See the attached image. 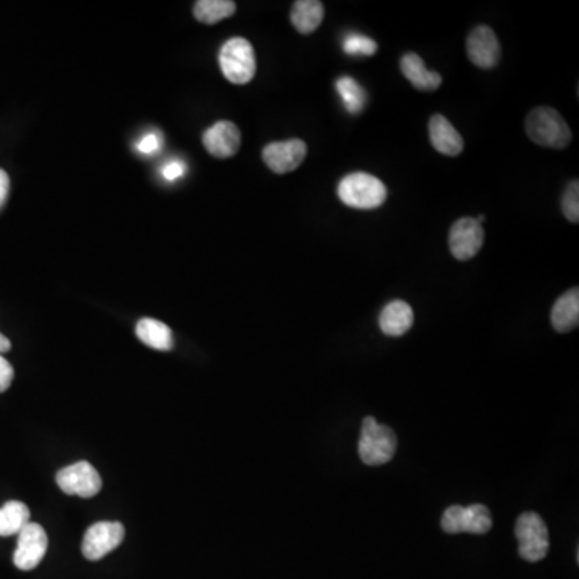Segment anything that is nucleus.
<instances>
[{"mask_svg": "<svg viewBox=\"0 0 579 579\" xmlns=\"http://www.w3.org/2000/svg\"><path fill=\"white\" fill-rule=\"evenodd\" d=\"M388 190L378 177L367 173H351L338 184V198L354 210H375L386 202Z\"/></svg>", "mask_w": 579, "mask_h": 579, "instance_id": "obj_1", "label": "nucleus"}, {"mask_svg": "<svg viewBox=\"0 0 579 579\" xmlns=\"http://www.w3.org/2000/svg\"><path fill=\"white\" fill-rule=\"evenodd\" d=\"M526 134L534 144L562 150L571 142V131L559 111L551 107L534 108L526 118Z\"/></svg>", "mask_w": 579, "mask_h": 579, "instance_id": "obj_2", "label": "nucleus"}, {"mask_svg": "<svg viewBox=\"0 0 579 579\" xmlns=\"http://www.w3.org/2000/svg\"><path fill=\"white\" fill-rule=\"evenodd\" d=\"M398 440L390 427L378 423L374 417H366L362 422L359 438V457L366 465L388 464L396 454Z\"/></svg>", "mask_w": 579, "mask_h": 579, "instance_id": "obj_3", "label": "nucleus"}, {"mask_svg": "<svg viewBox=\"0 0 579 579\" xmlns=\"http://www.w3.org/2000/svg\"><path fill=\"white\" fill-rule=\"evenodd\" d=\"M219 66L229 83L248 84L256 74L255 49L245 37H232L219 50Z\"/></svg>", "mask_w": 579, "mask_h": 579, "instance_id": "obj_4", "label": "nucleus"}, {"mask_svg": "<svg viewBox=\"0 0 579 579\" xmlns=\"http://www.w3.org/2000/svg\"><path fill=\"white\" fill-rule=\"evenodd\" d=\"M518 554L526 562H541L549 552V530L536 512H523L515 525Z\"/></svg>", "mask_w": 579, "mask_h": 579, "instance_id": "obj_5", "label": "nucleus"}, {"mask_svg": "<svg viewBox=\"0 0 579 579\" xmlns=\"http://www.w3.org/2000/svg\"><path fill=\"white\" fill-rule=\"evenodd\" d=\"M444 533L486 534L493 528V517L488 507L473 504L469 507L451 506L441 517Z\"/></svg>", "mask_w": 579, "mask_h": 579, "instance_id": "obj_6", "label": "nucleus"}, {"mask_svg": "<svg viewBox=\"0 0 579 579\" xmlns=\"http://www.w3.org/2000/svg\"><path fill=\"white\" fill-rule=\"evenodd\" d=\"M57 485L68 496L89 499L102 491V478L89 462L81 460L57 473Z\"/></svg>", "mask_w": 579, "mask_h": 579, "instance_id": "obj_7", "label": "nucleus"}, {"mask_svg": "<svg viewBox=\"0 0 579 579\" xmlns=\"http://www.w3.org/2000/svg\"><path fill=\"white\" fill-rule=\"evenodd\" d=\"M49 538L41 525L29 522L18 533L17 551L13 554L15 567L23 571L34 570L46 557Z\"/></svg>", "mask_w": 579, "mask_h": 579, "instance_id": "obj_8", "label": "nucleus"}, {"mask_svg": "<svg viewBox=\"0 0 579 579\" xmlns=\"http://www.w3.org/2000/svg\"><path fill=\"white\" fill-rule=\"evenodd\" d=\"M124 534L126 531L120 522L94 523L84 534V557L92 562L103 559L123 543Z\"/></svg>", "mask_w": 579, "mask_h": 579, "instance_id": "obj_9", "label": "nucleus"}, {"mask_svg": "<svg viewBox=\"0 0 579 579\" xmlns=\"http://www.w3.org/2000/svg\"><path fill=\"white\" fill-rule=\"evenodd\" d=\"M485 243V230L475 218H462L454 222L449 232V248L454 258L469 261Z\"/></svg>", "mask_w": 579, "mask_h": 579, "instance_id": "obj_10", "label": "nucleus"}, {"mask_svg": "<svg viewBox=\"0 0 579 579\" xmlns=\"http://www.w3.org/2000/svg\"><path fill=\"white\" fill-rule=\"evenodd\" d=\"M306 155H308V145L300 139L272 142L263 150L264 163L276 174H288L300 168Z\"/></svg>", "mask_w": 579, "mask_h": 579, "instance_id": "obj_11", "label": "nucleus"}, {"mask_svg": "<svg viewBox=\"0 0 579 579\" xmlns=\"http://www.w3.org/2000/svg\"><path fill=\"white\" fill-rule=\"evenodd\" d=\"M467 55L470 62L478 68L483 70L494 68L501 58V46L493 29L485 25L473 29L467 37Z\"/></svg>", "mask_w": 579, "mask_h": 579, "instance_id": "obj_12", "label": "nucleus"}, {"mask_svg": "<svg viewBox=\"0 0 579 579\" xmlns=\"http://www.w3.org/2000/svg\"><path fill=\"white\" fill-rule=\"evenodd\" d=\"M240 144H242V136H240L239 128L230 121H218L203 134L206 152L219 160L237 155Z\"/></svg>", "mask_w": 579, "mask_h": 579, "instance_id": "obj_13", "label": "nucleus"}, {"mask_svg": "<svg viewBox=\"0 0 579 579\" xmlns=\"http://www.w3.org/2000/svg\"><path fill=\"white\" fill-rule=\"evenodd\" d=\"M428 134L436 152L443 153L446 157H457L464 150V139L443 115L430 118Z\"/></svg>", "mask_w": 579, "mask_h": 579, "instance_id": "obj_14", "label": "nucleus"}, {"mask_svg": "<svg viewBox=\"0 0 579 579\" xmlns=\"http://www.w3.org/2000/svg\"><path fill=\"white\" fill-rule=\"evenodd\" d=\"M378 325L388 337H401L414 325V311L406 301H391L382 309Z\"/></svg>", "mask_w": 579, "mask_h": 579, "instance_id": "obj_15", "label": "nucleus"}, {"mask_svg": "<svg viewBox=\"0 0 579 579\" xmlns=\"http://www.w3.org/2000/svg\"><path fill=\"white\" fill-rule=\"evenodd\" d=\"M551 322L555 332L568 333L579 324V290L571 288L555 301L551 311Z\"/></svg>", "mask_w": 579, "mask_h": 579, "instance_id": "obj_16", "label": "nucleus"}, {"mask_svg": "<svg viewBox=\"0 0 579 579\" xmlns=\"http://www.w3.org/2000/svg\"><path fill=\"white\" fill-rule=\"evenodd\" d=\"M401 73L419 91H436L443 83L441 74L427 70L422 58L415 54H406L401 58Z\"/></svg>", "mask_w": 579, "mask_h": 579, "instance_id": "obj_17", "label": "nucleus"}, {"mask_svg": "<svg viewBox=\"0 0 579 579\" xmlns=\"http://www.w3.org/2000/svg\"><path fill=\"white\" fill-rule=\"evenodd\" d=\"M324 4L319 0H298L293 4L290 20L300 34H311L324 21Z\"/></svg>", "mask_w": 579, "mask_h": 579, "instance_id": "obj_18", "label": "nucleus"}, {"mask_svg": "<svg viewBox=\"0 0 579 579\" xmlns=\"http://www.w3.org/2000/svg\"><path fill=\"white\" fill-rule=\"evenodd\" d=\"M136 333L139 340L142 341L144 345L153 348V350H173V332H171L168 325L157 321V319H150V317L140 319V321L137 322Z\"/></svg>", "mask_w": 579, "mask_h": 579, "instance_id": "obj_19", "label": "nucleus"}, {"mask_svg": "<svg viewBox=\"0 0 579 579\" xmlns=\"http://www.w3.org/2000/svg\"><path fill=\"white\" fill-rule=\"evenodd\" d=\"M31 512L20 501H10L0 507V536H15L29 523Z\"/></svg>", "mask_w": 579, "mask_h": 579, "instance_id": "obj_20", "label": "nucleus"}, {"mask_svg": "<svg viewBox=\"0 0 579 579\" xmlns=\"http://www.w3.org/2000/svg\"><path fill=\"white\" fill-rule=\"evenodd\" d=\"M338 95H340L343 107L350 115H359L367 105V92L356 79L351 76H341L337 79Z\"/></svg>", "mask_w": 579, "mask_h": 579, "instance_id": "obj_21", "label": "nucleus"}, {"mask_svg": "<svg viewBox=\"0 0 579 579\" xmlns=\"http://www.w3.org/2000/svg\"><path fill=\"white\" fill-rule=\"evenodd\" d=\"M237 5L232 0H198L193 5V15L200 23L216 25L219 21L232 17Z\"/></svg>", "mask_w": 579, "mask_h": 579, "instance_id": "obj_22", "label": "nucleus"}, {"mask_svg": "<svg viewBox=\"0 0 579 579\" xmlns=\"http://www.w3.org/2000/svg\"><path fill=\"white\" fill-rule=\"evenodd\" d=\"M343 52L350 57H372L377 54L378 46L374 39L361 33H348L341 42Z\"/></svg>", "mask_w": 579, "mask_h": 579, "instance_id": "obj_23", "label": "nucleus"}, {"mask_svg": "<svg viewBox=\"0 0 579 579\" xmlns=\"http://www.w3.org/2000/svg\"><path fill=\"white\" fill-rule=\"evenodd\" d=\"M562 211L563 216L568 219V221L579 222V182L573 181L568 185L567 190L563 193L562 198Z\"/></svg>", "mask_w": 579, "mask_h": 579, "instance_id": "obj_24", "label": "nucleus"}, {"mask_svg": "<svg viewBox=\"0 0 579 579\" xmlns=\"http://www.w3.org/2000/svg\"><path fill=\"white\" fill-rule=\"evenodd\" d=\"M160 147L161 137L160 134H155V132L145 134V136L139 140V144H137V150H139L140 153H145V155H152V153L158 152Z\"/></svg>", "mask_w": 579, "mask_h": 579, "instance_id": "obj_25", "label": "nucleus"}, {"mask_svg": "<svg viewBox=\"0 0 579 579\" xmlns=\"http://www.w3.org/2000/svg\"><path fill=\"white\" fill-rule=\"evenodd\" d=\"M13 377H15V370L12 364L0 354V393L9 390Z\"/></svg>", "mask_w": 579, "mask_h": 579, "instance_id": "obj_26", "label": "nucleus"}, {"mask_svg": "<svg viewBox=\"0 0 579 579\" xmlns=\"http://www.w3.org/2000/svg\"><path fill=\"white\" fill-rule=\"evenodd\" d=\"M161 174L166 181H176L185 174V165L181 161H169L168 165L163 166Z\"/></svg>", "mask_w": 579, "mask_h": 579, "instance_id": "obj_27", "label": "nucleus"}, {"mask_svg": "<svg viewBox=\"0 0 579 579\" xmlns=\"http://www.w3.org/2000/svg\"><path fill=\"white\" fill-rule=\"evenodd\" d=\"M10 179L9 174L5 173L4 169H0V210L4 208L9 198Z\"/></svg>", "mask_w": 579, "mask_h": 579, "instance_id": "obj_28", "label": "nucleus"}, {"mask_svg": "<svg viewBox=\"0 0 579 579\" xmlns=\"http://www.w3.org/2000/svg\"><path fill=\"white\" fill-rule=\"evenodd\" d=\"M10 350H12V343L9 338L0 333V354L9 353Z\"/></svg>", "mask_w": 579, "mask_h": 579, "instance_id": "obj_29", "label": "nucleus"}]
</instances>
